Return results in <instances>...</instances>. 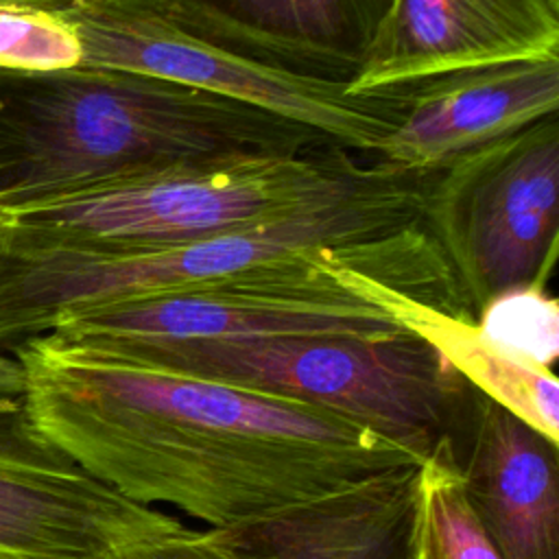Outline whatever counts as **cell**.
Here are the masks:
<instances>
[{
  "label": "cell",
  "instance_id": "cell-18",
  "mask_svg": "<svg viewBox=\"0 0 559 559\" xmlns=\"http://www.w3.org/2000/svg\"><path fill=\"white\" fill-rule=\"evenodd\" d=\"M122 559H264L231 528H186L131 548Z\"/></svg>",
  "mask_w": 559,
  "mask_h": 559
},
{
  "label": "cell",
  "instance_id": "cell-17",
  "mask_svg": "<svg viewBox=\"0 0 559 559\" xmlns=\"http://www.w3.org/2000/svg\"><path fill=\"white\" fill-rule=\"evenodd\" d=\"M483 336L507 356L552 371L559 352V308L546 288H526L491 301L476 319Z\"/></svg>",
  "mask_w": 559,
  "mask_h": 559
},
{
  "label": "cell",
  "instance_id": "cell-1",
  "mask_svg": "<svg viewBox=\"0 0 559 559\" xmlns=\"http://www.w3.org/2000/svg\"><path fill=\"white\" fill-rule=\"evenodd\" d=\"M39 432L124 498L242 526L421 463L336 413L151 369L52 334L11 349ZM157 509V507H155Z\"/></svg>",
  "mask_w": 559,
  "mask_h": 559
},
{
  "label": "cell",
  "instance_id": "cell-6",
  "mask_svg": "<svg viewBox=\"0 0 559 559\" xmlns=\"http://www.w3.org/2000/svg\"><path fill=\"white\" fill-rule=\"evenodd\" d=\"M419 229L469 319L546 288L559 234V111L428 173Z\"/></svg>",
  "mask_w": 559,
  "mask_h": 559
},
{
  "label": "cell",
  "instance_id": "cell-8",
  "mask_svg": "<svg viewBox=\"0 0 559 559\" xmlns=\"http://www.w3.org/2000/svg\"><path fill=\"white\" fill-rule=\"evenodd\" d=\"M317 258L319 251L273 273L72 312L48 334L81 347H107L308 334L376 336L404 330L384 310L332 280Z\"/></svg>",
  "mask_w": 559,
  "mask_h": 559
},
{
  "label": "cell",
  "instance_id": "cell-9",
  "mask_svg": "<svg viewBox=\"0 0 559 559\" xmlns=\"http://www.w3.org/2000/svg\"><path fill=\"white\" fill-rule=\"evenodd\" d=\"M181 526L50 443L22 395H0V559H122Z\"/></svg>",
  "mask_w": 559,
  "mask_h": 559
},
{
  "label": "cell",
  "instance_id": "cell-21",
  "mask_svg": "<svg viewBox=\"0 0 559 559\" xmlns=\"http://www.w3.org/2000/svg\"><path fill=\"white\" fill-rule=\"evenodd\" d=\"M417 515V513H415ZM411 559H426L424 557V552H421V548H419V544H417V535H415V539H413V557Z\"/></svg>",
  "mask_w": 559,
  "mask_h": 559
},
{
  "label": "cell",
  "instance_id": "cell-15",
  "mask_svg": "<svg viewBox=\"0 0 559 559\" xmlns=\"http://www.w3.org/2000/svg\"><path fill=\"white\" fill-rule=\"evenodd\" d=\"M415 535L426 559H502L472 513L459 472L443 456L419 465Z\"/></svg>",
  "mask_w": 559,
  "mask_h": 559
},
{
  "label": "cell",
  "instance_id": "cell-2",
  "mask_svg": "<svg viewBox=\"0 0 559 559\" xmlns=\"http://www.w3.org/2000/svg\"><path fill=\"white\" fill-rule=\"evenodd\" d=\"M319 144L334 142L247 103L142 72L0 70V207Z\"/></svg>",
  "mask_w": 559,
  "mask_h": 559
},
{
  "label": "cell",
  "instance_id": "cell-20",
  "mask_svg": "<svg viewBox=\"0 0 559 559\" xmlns=\"http://www.w3.org/2000/svg\"><path fill=\"white\" fill-rule=\"evenodd\" d=\"M0 2H20V4H35V7H46V9H63L79 0H0Z\"/></svg>",
  "mask_w": 559,
  "mask_h": 559
},
{
  "label": "cell",
  "instance_id": "cell-12",
  "mask_svg": "<svg viewBox=\"0 0 559 559\" xmlns=\"http://www.w3.org/2000/svg\"><path fill=\"white\" fill-rule=\"evenodd\" d=\"M559 111V57L467 68L406 85V107L378 162L432 173Z\"/></svg>",
  "mask_w": 559,
  "mask_h": 559
},
{
  "label": "cell",
  "instance_id": "cell-11",
  "mask_svg": "<svg viewBox=\"0 0 559 559\" xmlns=\"http://www.w3.org/2000/svg\"><path fill=\"white\" fill-rule=\"evenodd\" d=\"M192 37L295 76L347 85L393 0H144Z\"/></svg>",
  "mask_w": 559,
  "mask_h": 559
},
{
  "label": "cell",
  "instance_id": "cell-13",
  "mask_svg": "<svg viewBox=\"0 0 559 559\" xmlns=\"http://www.w3.org/2000/svg\"><path fill=\"white\" fill-rule=\"evenodd\" d=\"M450 463L502 559H559L557 443L474 389Z\"/></svg>",
  "mask_w": 559,
  "mask_h": 559
},
{
  "label": "cell",
  "instance_id": "cell-5",
  "mask_svg": "<svg viewBox=\"0 0 559 559\" xmlns=\"http://www.w3.org/2000/svg\"><path fill=\"white\" fill-rule=\"evenodd\" d=\"M373 166L338 144L225 159L0 207V231L81 251L170 247L301 212L360 186Z\"/></svg>",
  "mask_w": 559,
  "mask_h": 559
},
{
  "label": "cell",
  "instance_id": "cell-10",
  "mask_svg": "<svg viewBox=\"0 0 559 559\" xmlns=\"http://www.w3.org/2000/svg\"><path fill=\"white\" fill-rule=\"evenodd\" d=\"M546 57H559V0H393L347 92Z\"/></svg>",
  "mask_w": 559,
  "mask_h": 559
},
{
  "label": "cell",
  "instance_id": "cell-16",
  "mask_svg": "<svg viewBox=\"0 0 559 559\" xmlns=\"http://www.w3.org/2000/svg\"><path fill=\"white\" fill-rule=\"evenodd\" d=\"M81 66V41L59 9L0 2V70L44 74Z\"/></svg>",
  "mask_w": 559,
  "mask_h": 559
},
{
  "label": "cell",
  "instance_id": "cell-4",
  "mask_svg": "<svg viewBox=\"0 0 559 559\" xmlns=\"http://www.w3.org/2000/svg\"><path fill=\"white\" fill-rule=\"evenodd\" d=\"M83 349L336 413L419 461L452 456L474 395V386L408 330L376 336L308 334Z\"/></svg>",
  "mask_w": 559,
  "mask_h": 559
},
{
  "label": "cell",
  "instance_id": "cell-7",
  "mask_svg": "<svg viewBox=\"0 0 559 559\" xmlns=\"http://www.w3.org/2000/svg\"><path fill=\"white\" fill-rule=\"evenodd\" d=\"M59 11L81 41V68L142 72L234 98L352 153L378 155L406 107V85L352 94L273 70L188 35L144 0H79Z\"/></svg>",
  "mask_w": 559,
  "mask_h": 559
},
{
  "label": "cell",
  "instance_id": "cell-14",
  "mask_svg": "<svg viewBox=\"0 0 559 559\" xmlns=\"http://www.w3.org/2000/svg\"><path fill=\"white\" fill-rule=\"evenodd\" d=\"M419 465L236 528L264 559H411Z\"/></svg>",
  "mask_w": 559,
  "mask_h": 559
},
{
  "label": "cell",
  "instance_id": "cell-3",
  "mask_svg": "<svg viewBox=\"0 0 559 559\" xmlns=\"http://www.w3.org/2000/svg\"><path fill=\"white\" fill-rule=\"evenodd\" d=\"M426 177L376 162L360 186L301 212L142 251H81L0 231V349L52 332L72 312L273 273L321 249L404 234L419 223Z\"/></svg>",
  "mask_w": 559,
  "mask_h": 559
},
{
  "label": "cell",
  "instance_id": "cell-19",
  "mask_svg": "<svg viewBox=\"0 0 559 559\" xmlns=\"http://www.w3.org/2000/svg\"><path fill=\"white\" fill-rule=\"evenodd\" d=\"M24 391V376H22V367L15 360V356L11 352L0 349V395H22Z\"/></svg>",
  "mask_w": 559,
  "mask_h": 559
}]
</instances>
